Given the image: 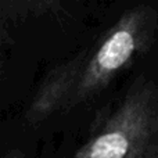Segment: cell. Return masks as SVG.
<instances>
[{"mask_svg":"<svg viewBox=\"0 0 158 158\" xmlns=\"http://www.w3.org/2000/svg\"><path fill=\"white\" fill-rule=\"evenodd\" d=\"M157 13L148 6L125 11L89 49L58 64L35 90L25 119L36 125L89 103L154 42Z\"/></svg>","mask_w":158,"mask_h":158,"instance_id":"6da1fadb","label":"cell"},{"mask_svg":"<svg viewBox=\"0 0 158 158\" xmlns=\"http://www.w3.org/2000/svg\"><path fill=\"white\" fill-rule=\"evenodd\" d=\"M72 158H158V85L136 78Z\"/></svg>","mask_w":158,"mask_h":158,"instance_id":"7a4b0ae2","label":"cell"},{"mask_svg":"<svg viewBox=\"0 0 158 158\" xmlns=\"http://www.w3.org/2000/svg\"><path fill=\"white\" fill-rule=\"evenodd\" d=\"M6 4L19 11L28 13H46L54 10L63 0H4Z\"/></svg>","mask_w":158,"mask_h":158,"instance_id":"3957f363","label":"cell"},{"mask_svg":"<svg viewBox=\"0 0 158 158\" xmlns=\"http://www.w3.org/2000/svg\"><path fill=\"white\" fill-rule=\"evenodd\" d=\"M0 158H27V156H25L24 151L18 150V148H14V150L7 151L4 156H2Z\"/></svg>","mask_w":158,"mask_h":158,"instance_id":"277c9868","label":"cell"}]
</instances>
